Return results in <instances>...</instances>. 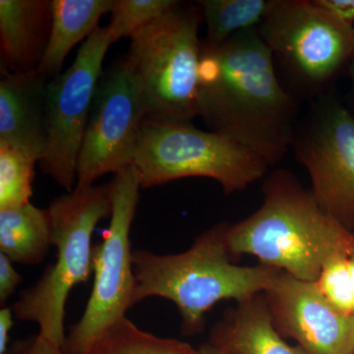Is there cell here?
<instances>
[{"label":"cell","instance_id":"484cf974","mask_svg":"<svg viewBox=\"0 0 354 354\" xmlns=\"http://www.w3.org/2000/svg\"><path fill=\"white\" fill-rule=\"evenodd\" d=\"M13 310L4 307L0 310V354H6L8 349L9 332L13 327Z\"/></svg>","mask_w":354,"mask_h":354},{"label":"cell","instance_id":"cb8c5ba5","mask_svg":"<svg viewBox=\"0 0 354 354\" xmlns=\"http://www.w3.org/2000/svg\"><path fill=\"white\" fill-rule=\"evenodd\" d=\"M22 276L16 271L13 262L0 253V304L3 305L22 283Z\"/></svg>","mask_w":354,"mask_h":354},{"label":"cell","instance_id":"d6986e66","mask_svg":"<svg viewBox=\"0 0 354 354\" xmlns=\"http://www.w3.org/2000/svg\"><path fill=\"white\" fill-rule=\"evenodd\" d=\"M84 354H199L186 342L140 330L127 317L111 326Z\"/></svg>","mask_w":354,"mask_h":354},{"label":"cell","instance_id":"ac0fdd59","mask_svg":"<svg viewBox=\"0 0 354 354\" xmlns=\"http://www.w3.org/2000/svg\"><path fill=\"white\" fill-rule=\"evenodd\" d=\"M206 38L209 46H218L239 32L259 27L272 0H199Z\"/></svg>","mask_w":354,"mask_h":354},{"label":"cell","instance_id":"7402d4cb","mask_svg":"<svg viewBox=\"0 0 354 354\" xmlns=\"http://www.w3.org/2000/svg\"><path fill=\"white\" fill-rule=\"evenodd\" d=\"M349 258L335 257L324 265L317 286L324 297L335 308L346 314H353V292Z\"/></svg>","mask_w":354,"mask_h":354},{"label":"cell","instance_id":"7a4b0ae2","mask_svg":"<svg viewBox=\"0 0 354 354\" xmlns=\"http://www.w3.org/2000/svg\"><path fill=\"white\" fill-rule=\"evenodd\" d=\"M262 190L260 208L227 225L225 241L234 258L249 254L261 264L317 283L328 261L353 255V232L328 214L292 172L276 169Z\"/></svg>","mask_w":354,"mask_h":354},{"label":"cell","instance_id":"44dd1931","mask_svg":"<svg viewBox=\"0 0 354 354\" xmlns=\"http://www.w3.org/2000/svg\"><path fill=\"white\" fill-rule=\"evenodd\" d=\"M176 0H114L108 26L111 43L130 38L178 4Z\"/></svg>","mask_w":354,"mask_h":354},{"label":"cell","instance_id":"9c48e42d","mask_svg":"<svg viewBox=\"0 0 354 354\" xmlns=\"http://www.w3.org/2000/svg\"><path fill=\"white\" fill-rule=\"evenodd\" d=\"M292 150L308 172L317 202L353 232V114L330 94L310 102L298 122Z\"/></svg>","mask_w":354,"mask_h":354},{"label":"cell","instance_id":"5b68a950","mask_svg":"<svg viewBox=\"0 0 354 354\" xmlns=\"http://www.w3.org/2000/svg\"><path fill=\"white\" fill-rule=\"evenodd\" d=\"M57 261L11 307L18 320L38 324L39 334L62 348L66 339L65 305L70 291L93 272L92 236L97 223L113 213L109 183L78 188L48 207Z\"/></svg>","mask_w":354,"mask_h":354},{"label":"cell","instance_id":"9a60e30c","mask_svg":"<svg viewBox=\"0 0 354 354\" xmlns=\"http://www.w3.org/2000/svg\"><path fill=\"white\" fill-rule=\"evenodd\" d=\"M237 304L214 328L211 344L235 354H307L299 346L283 341L265 293Z\"/></svg>","mask_w":354,"mask_h":354},{"label":"cell","instance_id":"8fae6325","mask_svg":"<svg viewBox=\"0 0 354 354\" xmlns=\"http://www.w3.org/2000/svg\"><path fill=\"white\" fill-rule=\"evenodd\" d=\"M146 114L124 59L102 72L88 114L79 155L76 187L118 174L134 162Z\"/></svg>","mask_w":354,"mask_h":354},{"label":"cell","instance_id":"d4e9b609","mask_svg":"<svg viewBox=\"0 0 354 354\" xmlns=\"http://www.w3.org/2000/svg\"><path fill=\"white\" fill-rule=\"evenodd\" d=\"M314 2L335 19L354 27V0H314Z\"/></svg>","mask_w":354,"mask_h":354},{"label":"cell","instance_id":"8992f818","mask_svg":"<svg viewBox=\"0 0 354 354\" xmlns=\"http://www.w3.org/2000/svg\"><path fill=\"white\" fill-rule=\"evenodd\" d=\"M257 30L298 101L311 102L329 94L353 57L354 27L314 0H272Z\"/></svg>","mask_w":354,"mask_h":354},{"label":"cell","instance_id":"6da1fadb","mask_svg":"<svg viewBox=\"0 0 354 354\" xmlns=\"http://www.w3.org/2000/svg\"><path fill=\"white\" fill-rule=\"evenodd\" d=\"M299 101L281 83L257 28L225 43L202 39L198 116L225 137L277 167L292 149Z\"/></svg>","mask_w":354,"mask_h":354},{"label":"cell","instance_id":"e0dca14e","mask_svg":"<svg viewBox=\"0 0 354 354\" xmlns=\"http://www.w3.org/2000/svg\"><path fill=\"white\" fill-rule=\"evenodd\" d=\"M53 239L48 209L31 203L0 211V253L13 263L38 265L48 255Z\"/></svg>","mask_w":354,"mask_h":354},{"label":"cell","instance_id":"5bb4252c","mask_svg":"<svg viewBox=\"0 0 354 354\" xmlns=\"http://www.w3.org/2000/svg\"><path fill=\"white\" fill-rule=\"evenodd\" d=\"M51 29L50 0H0L1 69L38 72Z\"/></svg>","mask_w":354,"mask_h":354},{"label":"cell","instance_id":"ba28073f","mask_svg":"<svg viewBox=\"0 0 354 354\" xmlns=\"http://www.w3.org/2000/svg\"><path fill=\"white\" fill-rule=\"evenodd\" d=\"M109 186L113 213L104 241L93 247L94 286L83 316L66 335L64 354L85 353L133 306L136 279L130 230L142 188L136 167L132 165L114 174Z\"/></svg>","mask_w":354,"mask_h":354},{"label":"cell","instance_id":"52a82bcc","mask_svg":"<svg viewBox=\"0 0 354 354\" xmlns=\"http://www.w3.org/2000/svg\"><path fill=\"white\" fill-rule=\"evenodd\" d=\"M133 165L139 172L142 188L207 177L220 183L227 195L245 189L270 169L263 158L192 123L147 120L142 124Z\"/></svg>","mask_w":354,"mask_h":354},{"label":"cell","instance_id":"30bf717a","mask_svg":"<svg viewBox=\"0 0 354 354\" xmlns=\"http://www.w3.org/2000/svg\"><path fill=\"white\" fill-rule=\"evenodd\" d=\"M111 44L108 28H97L79 48L68 70L48 83V146L39 165L67 193L76 187L77 167L88 114Z\"/></svg>","mask_w":354,"mask_h":354},{"label":"cell","instance_id":"603a6c76","mask_svg":"<svg viewBox=\"0 0 354 354\" xmlns=\"http://www.w3.org/2000/svg\"><path fill=\"white\" fill-rule=\"evenodd\" d=\"M6 354H64L62 348L44 339L41 335L13 342Z\"/></svg>","mask_w":354,"mask_h":354},{"label":"cell","instance_id":"4fadbf2b","mask_svg":"<svg viewBox=\"0 0 354 354\" xmlns=\"http://www.w3.org/2000/svg\"><path fill=\"white\" fill-rule=\"evenodd\" d=\"M48 83L38 72L11 74L1 69L0 143L22 151L38 164L48 146Z\"/></svg>","mask_w":354,"mask_h":354},{"label":"cell","instance_id":"4316f807","mask_svg":"<svg viewBox=\"0 0 354 354\" xmlns=\"http://www.w3.org/2000/svg\"><path fill=\"white\" fill-rule=\"evenodd\" d=\"M199 354H235L232 351H228L227 348H221V346H215V344H205L198 351Z\"/></svg>","mask_w":354,"mask_h":354},{"label":"cell","instance_id":"7c38bea8","mask_svg":"<svg viewBox=\"0 0 354 354\" xmlns=\"http://www.w3.org/2000/svg\"><path fill=\"white\" fill-rule=\"evenodd\" d=\"M265 297L279 334L307 354H354V314L335 308L316 283L283 271Z\"/></svg>","mask_w":354,"mask_h":354},{"label":"cell","instance_id":"ffe728a7","mask_svg":"<svg viewBox=\"0 0 354 354\" xmlns=\"http://www.w3.org/2000/svg\"><path fill=\"white\" fill-rule=\"evenodd\" d=\"M36 164L27 153L0 143V211L29 204Z\"/></svg>","mask_w":354,"mask_h":354},{"label":"cell","instance_id":"f1b7e54d","mask_svg":"<svg viewBox=\"0 0 354 354\" xmlns=\"http://www.w3.org/2000/svg\"><path fill=\"white\" fill-rule=\"evenodd\" d=\"M349 75H351V91L354 95V55L353 59H351V64H349Z\"/></svg>","mask_w":354,"mask_h":354},{"label":"cell","instance_id":"277c9868","mask_svg":"<svg viewBox=\"0 0 354 354\" xmlns=\"http://www.w3.org/2000/svg\"><path fill=\"white\" fill-rule=\"evenodd\" d=\"M201 8L179 1L130 37L123 58L141 95L147 121L192 123L198 118Z\"/></svg>","mask_w":354,"mask_h":354},{"label":"cell","instance_id":"3957f363","mask_svg":"<svg viewBox=\"0 0 354 354\" xmlns=\"http://www.w3.org/2000/svg\"><path fill=\"white\" fill-rule=\"evenodd\" d=\"M227 225L216 223L183 253L133 251V305L153 297L171 300L183 318V334L195 335L204 329L207 312L221 300L241 302L269 290L283 271L235 264L225 241Z\"/></svg>","mask_w":354,"mask_h":354},{"label":"cell","instance_id":"2e32d148","mask_svg":"<svg viewBox=\"0 0 354 354\" xmlns=\"http://www.w3.org/2000/svg\"><path fill=\"white\" fill-rule=\"evenodd\" d=\"M114 0H53L50 39L38 73L46 80L59 75L65 58L80 41L99 28L102 16L111 13Z\"/></svg>","mask_w":354,"mask_h":354},{"label":"cell","instance_id":"83f0119b","mask_svg":"<svg viewBox=\"0 0 354 354\" xmlns=\"http://www.w3.org/2000/svg\"><path fill=\"white\" fill-rule=\"evenodd\" d=\"M349 272H351V283H353V301H354V254L348 259ZM354 314V307H353Z\"/></svg>","mask_w":354,"mask_h":354}]
</instances>
